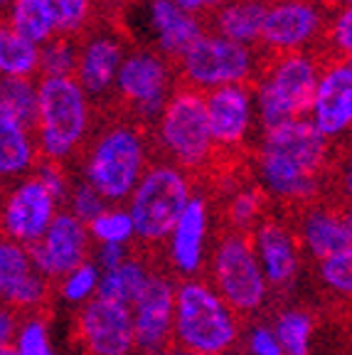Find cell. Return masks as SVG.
<instances>
[{
	"instance_id": "obj_1",
	"label": "cell",
	"mask_w": 352,
	"mask_h": 355,
	"mask_svg": "<svg viewBox=\"0 0 352 355\" xmlns=\"http://www.w3.org/2000/svg\"><path fill=\"white\" fill-rule=\"evenodd\" d=\"M333 144L308 119H293L264 131L256 150L261 193L281 202L303 205L318 195Z\"/></svg>"
},
{
	"instance_id": "obj_2",
	"label": "cell",
	"mask_w": 352,
	"mask_h": 355,
	"mask_svg": "<svg viewBox=\"0 0 352 355\" xmlns=\"http://www.w3.org/2000/svg\"><path fill=\"white\" fill-rule=\"evenodd\" d=\"M150 166V141L133 121H111L84 146L82 180L104 198L106 205H123Z\"/></svg>"
},
{
	"instance_id": "obj_3",
	"label": "cell",
	"mask_w": 352,
	"mask_h": 355,
	"mask_svg": "<svg viewBox=\"0 0 352 355\" xmlns=\"http://www.w3.org/2000/svg\"><path fill=\"white\" fill-rule=\"evenodd\" d=\"M91 99L74 77H42L37 82V116L33 123L35 146L42 161L62 163L91 139Z\"/></svg>"
},
{
	"instance_id": "obj_4",
	"label": "cell",
	"mask_w": 352,
	"mask_h": 355,
	"mask_svg": "<svg viewBox=\"0 0 352 355\" xmlns=\"http://www.w3.org/2000/svg\"><path fill=\"white\" fill-rule=\"evenodd\" d=\"M242 340V321L207 279L175 284L173 343L197 355H229Z\"/></svg>"
},
{
	"instance_id": "obj_5",
	"label": "cell",
	"mask_w": 352,
	"mask_h": 355,
	"mask_svg": "<svg viewBox=\"0 0 352 355\" xmlns=\"http://www.w3.org/2000/svg\"><path fill=\"white\" fill-rule=\"evenodd\" d=\"M323 62L313 52L279 55L259 69V82L252 87L256 123L264 131L293 119L308 116L310 101L318 87Z\"/></svg>"
},
{
	"instance_id": "obj_6",
	"label": "cell",
	"mask_w": 352,
	"mask_h": 355,
	"mask_svg": "<svg viewBox=\"0 0 352 355\" xmlns=\"http://www.w3.org/2000/svg\"><path fill=\"white\" fill-rule=\"evenodd\" d=\"M193 195L190 173L168 161L150 163L123 205L131 215L136 239L150 247L166 242Z\"/></svg>"
},
{
	"instance_id": "obj_7",
	"label": "cell",
	"mask_w": 352,
	"mask_h": 355,
	"mask_svg": "<svg viewBox=\"0 0 352 355\" xmlns=\"http://www.w3.org/2000/svg\"><path fill=\"white\" fill-rule=\"evenodd\" d=\"M153 126L155 144L166 153L168 163L185 173L209 166L215 155V144L209 139L204 94L177 84Z\"/></svg>"
},
{
	"instance_id": "obj_8",
	"label": "cell",
	"mask_w": 352,
	"mask_h": 355,
	"mask_svg": "<svg viewBox=\"0 0 352 355\" xmlns=\"http://www.w3.org/2000/svg\"><path fill=\"white\" fill-rule=\"evenodd\" d=\"M207 284L222 296L237 316H254L269 304L271 288L266 284L249 234L227 232L209 250Z\"/></svg>"
},
{
	"instance_id": "obj_9",
	"label": "cell",
	"mask_w": 352,
	"mask_h": 355,
	"mask_svg": "<svg viewBox=\"0 0 352 355\" xmlns=\"http://www.w3.org/2000/svg\"><path fill=\"white\" fill-rule=\"evenodd\" d=\"M259 69L261 62L256 50L229 42L209 30L177 60L182 87L195 89L200 94L234 84H249Z\"/></svg>"
},
{
	"instance_id": "obj_10",
	"label": "cell",
	"mask_w": 352,
	"mask_h": 355,
	"mask_svg": "<svg viewBox=\"0 0 352 355\" xmlns=\"http://www.w3.org/2000/svg\"><path fill=\"white\" fill-rule=\"evenodd\" d=\"M175 69L153 47L126 50L114 82V94L128 109L133 123H155L175 89Z\"/></svg>"
},
{
	"instance_id": "obj_11",
	"label": "cell",
	"mask_w": 352,
	"mask_h": 355,
	"mask_svg": "<svg viewBox=\"0 0 352 355\" xmlns=\"http://www.w3.org/2000/svg\"><path fill=\"white\" fill-rule=\"evenodd\" d=\"M328 25L325 0H271L266 3L261 42L274 57L310 52Z\"/></svg>"
},
{
	"instance_id": "obj_12",
	"label": "cell",
	"mask_w": 352,
	"mask_h": 355,
	"mask_svg": "<svg viewBox=\"0 0 352 355\" xmlns=\"http://www.w3.org/2000/svg\"><path fill=\"white\" fill-rule=\"evenodd\" d=\"M60 212V202L52 198L35 175L12 180L0 198V237L22 247H33Z\"/></svg>"
},
{
	"instance_id": "obj_13",
	"label": "cell",
	"mask_w": 352,
	"mask_h": 355,
	"mask_svg": "<svg viewBox=\"0 0 352 355\" xmlns=\"http://www.w3.org/2000/svg\"><path fill=\"white\" fill-rule=\"evenodd\" d=\"M74 336L84 355H138L131 309L99 296L79 309Z\"/></svg>"
},
{
	"instance_id": "obj_14",
	"label": "cell",
	"mask_w": 352,
	"mask_h": 355,
	"mask_svg": "<svg viewBox=\"0 0 352 355\" xmlns=\"http://www.w3.org/2000/svg\"><path fill=\"white\" fill-rule=\"evenodd\" d=\"M308 119L315 131L333 141H340L352 126V64L350 60L323 62L318 87L310 101Z\"/></svg>"
},
{
	"instance_id": "obj_15",
	"label": "cell",
	"mask_w": 352,
	"mask_h": 355,
	"mask_svg": "<svg viewBox=\"0 0 352 355\" xmlns=\"http://www.w3.org/2000/svg\"><path fill=\"white\" fill-rule=\"evenodd\" d=\"M91 254V239L87 225L72 217L67 210H60L47 227V232L30 247L33 264L47 282H57L74 266L84 264Z\"/></svg>"
},
{
	"instance_id": "obj_16",
	"label": "cell",
	"mask_w": 352,
	"mask_h": 355,
	"mask_svg": "<svg viewBox=\"0 0 352 355\" xmlns=\"http://www.w3.org/2000/svg\"><path fill=\"white\" fill-rule=\"evenodd\" d=\"M209 234H212L209 202L204 195H193L163 242L173 272L180 274L182 279L200 277V272L207 266Z\"/></svg>"
},
{
	"instance_id": "obj_17",
	"label": "cell",
	"mask_w": 352,
	"mask_h": 355,
	"mask_svg": "<svg viewBox=\"0 0 352 355\" xmlns=\"http://www.w3.org/2000/svg\"><path fill=\"white\" fill-rule=\"evenodd\" d=\"M204 114H207L209 139L215 150L242 148L256 126L254 111V92L249 84L212 89L204 94Z\"/></svg>"
},
{
	"instance_id": "obj_18",
	"label": "cell",
	"mask_w": 352,
	"mask_h": 355,
	"mask_svg": "<svg viewBox=\"0 0 352 355\" xmlns=\"http://www.w3.org/2000/svg\"><path fill=\"white\" fill-rule=\"evenodd\" d=\"M131 321L138 353H153L173 343V311L175 284L166 274L153 272L143 291L133 299Z\"/></svg>"
},
{
	"instance_id": "obj_19",
	"label": "cell",
	"mask_w": 352,
	"mask_h": 355,
	"mask_svg": "<svg viewBox=\"0 0 352 355\" xmlns=\"http://www.w3.org/2000/svg\"><path fill=\"white\" fill-rule=\"evenodd\" d=\"M50 296V282L35 269L28 247L0 237V306L37 313Z\"/></svg>"
},
{
	"instance_id": "obj_20",
	"label": "cell",
	"mask_w": 352,
	"mask_h": 355,
	"mask_svg": "<svg viewBox=\"0 0 352 355\" xmlns=\"http://www.w3.org/2000/svg\"><path fill=\"white\" fill-rule=\"evenodd\" d=\"M126 55V44L116 33L96 30L77 42V69L74 82L84 89L91 101H104L114 94V82Z\"/></svg>"
},
{
	"instance_id": "obj_21",
	"label": "cell",
	"mask_w": 352,
	"mask_h": 355,
	"mask_svg": "<svg viewBox=\"0 0 352 355\" xmlns=\"http://www.w3.org/2000/svg\"><path fill=\"white\" fill-rule=\"evenodd\" d=\"M252 250L269 288H288L301 274V247L296 232L279 220H261L252 230Z\"/></svg>"
},
{
	"instance_id": "obj_22",
	"label": "cell",
	"mask_w": 352,
	"mask_h": 355,
	"mask_svg": "<svg viewBox=\"0 0 352 355\" xmlns=\"http://www.w3.org/2000/svg\"><path fill=\"white\" fill-rule=\"evenodd\" d=\"M146 28L153 37V50L166 60L177 62L204 33V20L175 6V0H148Z\"/></svg>"
},
{
	"instance_id": "obj_23",
	"label": "cell",
	"mask_w": 352,
	"mask_h": 355,
	"mask_svg": "<svg viewBox=\"0 0 352 355\" xmlns=\"http://www.w3.org/2000/svg\"><path fill=\"white\" fill-rule=\"evenodd\" d=\"M298 247L315 261L352 250V222L347 212L331 205H310L298 220Z\"/></svg>"
},
{
	"instance_id": "obj_24",
	"label": "cell",
	"mask_w": 352,
	"mask_h": 355,
	"mask_svg": "<svg viewBox=\"0 0 352 355\" xmlns=\"http://www.w3.org/2000/svg\"><path fill=\"white\" fill-rule=\"evenodd\" d=\"M37 161L33 128L12 116L6 106H0V178L20 180L33 173Z\"/></svg>"
},
{
	"instance_id": "obj_25",
	"label": "cell",
	"mask_w": 352,
	"mask_h": 355,
	"mask_svg": "<svg viewBox=\"0 0 352 355\" xmlns=\"http://www.w3.org/2000/svg\"><path fill=\"white\" fill-rule=\"evenodd\" d=\"M264 12V0H227L225 6L209 15V33L254 50L261 42Z\"/></svg>"
},
{
	"instance_id": "obj_26",
	"label": "cell",
	"mask_w": 352,
	"mask_h": 355,
	"mask_svg": "<svg viewBox=\"0 0 352 355\" xmlns=\"http://www.w3.org/2000/svg\"><path fill=\"white\" fill-rule=\"evenodd\" d=\"M150 266L146 264L143 259L128 254L121 264L111 269V272H101L99 279V299L114 301V304H123L131 306L133 299H136L143 286L150 279Z\"/></svg>"
},
{
	"instance_id": "obj_27",
	"label": "cell",
	"mask_w": 352,
	"mask_h": 355,
	"mask_svg": "<svg viewBox=\"0 0 352 355\" xmlns=\"http://www.w3.org/2000/svg\"><path fill=\"white\" fill-rule=\"evenodd\" d=\"M271 328H274L283 355H310L315 321L306 309L301 306L281 309L271 321Z\"/></svg>"
},
{
	"instance_id": "obj_28",
	"label": "cell",
	"mask_w": 352,
	"mask_h": 355,
	"mask_svg": "<svg viewBox=\"0 0 352 355\" xmlns=\"http://www.w3.org/2000/svg\"><path fill=\"white\" fill-rule=\"evenodd\" d=\"M39 69V47L0 22V77L33 79Z\"/></svg>"
},
{
	"instance_id": "obj_29",
	"label": "cell",
	"mask_w": 352,
	"mask_h": 355,
	"mask_svg": "<svg viewBox=\"0 0 352 355\" xmlns=\"http://www.w3.org/2000/svg\"><path fill=\"white\" fill-rule=\"evenodd\" d=\"M8 28L37 47L50 42L57 35L42 0H12L8 8Z\"/></svg>"
},
{
	"instance_id": "obj_30",
	"label": "cell",
	"mask_w": 352,
	"mask_h": 355,
	"mask_svg": "<svg viewBox=\"0 0 352 355\" xmlns=\"http://www.w3.org/2000/svg\"><path fill=\"white\" fill-rule=\"evenodd\" d=\"M87 232L91 242L116 247H128L136 239L131 215L123 205H106L91 222H87Z\"/></svg>"
},
{
	"instance_id": "obj_31",
	"label": "cell",
	"mask_w": 352,
	"mask_h": 355,
	"mask_svg": "<svg viewBox=\"0 0 352 355\" xmlns=\"http://www.w3.org/2000/svg\"><path fill=\"white\" fill-rule=\"evenodd\" d=\"M99 279L101 272L96 269V264L91 259H87L84 264L74 266L72 272H67L62 279H57V294H60V299L64 304L82 309L84 304L96 299V294H99Z\"/></svg>"
},
{
	"instance_id": "obj_32",
	"label": "cell",
	"mask_w": 352,
	"mask_h": 355,
	"mask_svg": "<svg viewBox=\"0 0 352 355\" xmlns=\"http://www.w3.org/2000/svg\"><path fill=\"white\" fill-rule=\"evenodd\" d=\"M0 106H6L12 116L33 128L37 116V82L0 77Z\"/></svg>"
},
{
	"instance_id": "obj_33",
	"label": "cell",
	"mask_w": 352,
	"mask_h": 355,
	"mask_svg": "<svg viewBox=\"0 0 352 355\" xmlns=\"http://www.w3.org/2000/svg\"><path fill=\"white\" fill-rule=\"evenodd\" d=\"M52 17L55 33L72 37L89 28L94 15V0H42Z\"/></svg>"
},
{
	"instance_id": "obj_34",
	"label": "cell",
	"mask_w": 352,
	"mask_h": 355,
	"mask_svg": "<svg viewBox=\"0 0 352 355\" xmlns=\"http://www.w3.org/2000/svg\"><path fill=\"white\" fill-rule=\"evenodd\" d=\"M12 355H57V348L52 343L50 326L42 316L30 313L17 323L15 340H12Z\"/></svg>"
},
{
	"instance_id": "obj_35",
	"label": "cell",
	"mask_w": 352,
	"mask_h": 355,
	"mask_svg": "<svg viewBox=\"0 0 352 355\" xmlns=\"http://www.w3.org/2000/svg\"><path fill=\"white\" fill-rule=\"evenodd\" d=\"M77 69V42L72 37L55 35L39 47V69L42 77H74Z\"/></svg>"
},
{
	"instance_id": "obj_36",
	"label": "cell",
	"mask_w": 352,
	"mask_h": 355,
	"mask_svg": "<svg viewBox=\"0 0 352 355\" xmlns=\"http://www.w3.org/2000/svg\"><path fill=\"white\" fill-rule=\"evenodd\" d=\"M264 220V193L259 188H242L231 195L227 205V222L231 225V232L247 234Z\"/></svg>"
},
{
	"instance_id": "obj_37",
	"label": "cell",
	"mask_w": 352,
	"mask_h": 355,
	"mask_svg": "<svg viewBox=\"0 0 352 355\" xmlns=\"http://www.w3.org/2000/svg\"><path fill=\"white\" fill-rule=\"evenodd\" d=\"M318 277L325 288H331L335 296L347 299L352 294V250L320 259Z\"/></svg>"
},
{
	"instance_id": "obj_38",
	"label": "cell",
	"mask_w": 352,
	"mask_h": 355,
	"mask_svg": "<svg viewBox=\"0 0 352 355\" xmlns=\"http://www.w3.org/2000/svg\"><path fill=\"white\" fill-rule=\"evenodd\" d=\"M64 205L69 215L77 217L79 222L87 225V222H91L94 217L104 210L106 202L87 180H74L72 188H69V195H67V200H64Z\"/></svg>"
},
{
	"instance_id": "obj_39",
	"label": "cell",
	"mask_w": 352,
	"mask_h": 355,
	"mask_svg": "<svg viewBox=\"0 0 352 355\" xmlns=\"http://www.w3.org/2000/svg\"><path fill=\"white\" fill-rule=\"evenodd\" d=\"M331 50L335 52V60H350L352 52V10L350 8H337L325 25V35Z\"/></svg>"
},
{
	"instance_id": "obj_40",
	"label": "cell",
	"mask_w": 352,
	"mask_h": 355,
	"mask_svg": "<svg viewBox=\"0 0 352 355\" xmlns=\"http://www.w3.org/2000/svg\"><path fill=\"white\" fill-rule=\"evenodd\" d=\"M30 175L37 178L39 183L44 185V190H47V193L60 202V207L64 205L67 195H69V188H72V178H69V173L64 171L62 163L42 161V158H39V161L35 163V168H33Z\"/></svg>"
},
{
	"instance_id": "obj_41",
	"label": "cell",
	"mask_w": 352,
	"mask_h": 355,
	"mask_svg": "<svg viewBox=\"0 0 352 355\" xmlns=\"http://www.w3.org/2000/svg\"><path fill=\"white\" fill-rule=\"evenodd\" d=\"M244 345H247V355H283L279 340H276L274 328H271V323L264 321H256L247 328Z\"/></svg>"
},
{
	"instance_id": "obj_42",
	"label": "cell",
	"mask_w": 352,
	"mask_h": 355,
	"mask_svg": "<svg viewBox=\"0 0 352 355\" xmlns=\"http://www.w3.org/2000/svg\"><path fill=\"white\" fill-rule=\"evenodd\" d=\"M128 257V247H116V244H96L94 252V264L99 272H111Z\"/></svg>"
},
{
	"instance_id": "obj_43",
	"label": "cell",
	"mask_w": 352,
	"mask_h": 355,
	"mask_svg": "<svg viewBox=\"0 0 352 355\" xmlns=\"http://www.w3.org/2000/svg\"><path fill=\"white\" fill-rule=\"evenodd\" d=\"M17 323H20V316L17 311L8 309V306H0V353L12 348V340H15L17 333Z\"/></svg>"
},
{
	"instance_id": "obj_44",
	"label": "cell",
	"mask_w": 352,
	"mask_h": 355,
	"mask_svg": "<svg viewBox=\"0 0 352 355\" xmlns=\"http://www.w3.org/2000/svg\"><path fill=\"white\" fill-rule=\"evenodd\" d=\"M227 0H175V6L182 8L185 12L195 17H204V15H212L217 8L225 6Z\"/></svg>"
},
{
	"instance_id": "obj_45",
	"label": "cell",
	"mask_w": 352,
	"mask_h": 355,
	"mask_svg": "<svg viewBox=\"0 0 352 355\" xmlns=\"http://www.w3.org/2000/svg\"><path fill=\"white\" fill-rule=\"evenodd\" d=\"M141 355H197V353H190V350L180 348V345H175V343H170V345H166V348L153 350V353H141Z\"/></svg>"
},
{
	"instance_id": "obj_46",
	"label": "cell",
	"mask_w": 352,
	"mask_h": 355,
	"mask_svg": "<svg viewBox=\"0 0 352 355\" xmlns=\"http://www.w3.org/2000/svg\"><path fill=\"white\" fill-rule=\"evenodd\" d=\"M333 3H335L337 8H350V3H352V0H333Z\"/></svg>"
},
{
	"instance_id": "obj_47",
	"label": "cell",
	"mask_w": 352,
	"mask_h": 355,
	"mask_svg": "<svg viewBox=\"0 0 352 355\" xmlns=\"http://www.w3.org/2000/svg\"><path fill=\"white\" fill-rule=\"evenodd\" d=\"M10 3H12V0H0V10H8V8H10Z\"/></svg>"
},
{
	"instance_id": "obj_48",
	"label": "cell",
	"mask_w": 352,
	"mask_h": 355,
	"mask_svg": "<svg viewBox=\"0 0 352 355\" xmlns=\"http://www.w3.org/2000/svg\"><path fill=\"white\" fill-rule=\"evenodd\" d=\"M0 355H12V353H10V350H6V353H0Z\"/></svg>"
},
{
	"instance_id": "obj_49",
	"label": "cell",
	"mask_w": 352,
	"mask_h": 355,
	"mask_svg": "<svg viewBox=\"0 0 352 355\" xmlns=\"http://www.w3.org/2000/svg\"><path fill=\"white\" fill-rule=\"evenodd\" d=\"M3 183H6V180H3V178H0V188H3Z\"/></svg>"
},
{
	"instance_id": "obj_50",
	"label": "cell",
	"mask_w": 352,
	"mask_h": 355,
	"mask_svg": "<svg viewBox=\"0 0 352 355\" xmlns=\"http://www.w3.org/2000/svg\"><path fill=\"white\" fill-rule=\"evenodd\" d=\"M264 3H266V0H264Z\"/></svg>"
}]
</instances>
